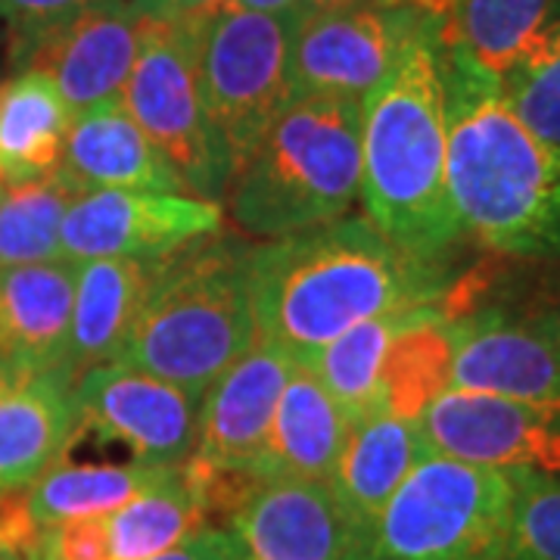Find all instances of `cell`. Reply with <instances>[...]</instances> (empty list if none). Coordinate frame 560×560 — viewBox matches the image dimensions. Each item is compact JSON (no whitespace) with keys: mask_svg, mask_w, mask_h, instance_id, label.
I'll return each mask as SVG.
<instances>
[{"mask_svg":"<svg viewBox=\"0 0 560 560\" xmlns=\"http://www.w3.org/2000/svg\"><path fill=\"white\" fill-rule=\"evenodd\" d=\"M436 293V268L401 253L368 219H337L249 246L256 340L305 368L349 327L427 308Z\"/></svg>","mask_w":560,"mask_h":560,"instance_id":"1","label":"cell"},{"mask_svg":"<svg viewBox=\"0 0 560 560\" xmlns=\"http://www.w3.org/2000/svg\"><path fill=\"white\" fill-rule=\"evenodd\" d=\"M364 215L393 246L433 265L460 241L448 194V125L433 13L361 101Z\"/></svg>","mask_w":560,"mask_h":560,"instance_id":"2","label":"cell"},{"mask_svg":"<svg viewBox=\"0 0 560 560\" xmlns=\"http://www.w3.org/2000/svg\"><path fill=\"white\" fill-rule=\"evenodd\" d=\"M440 69L460 231L504 256L560 253V150L517 119L499 81L442 47Z\"/></svg>","mask_w":560,"mask_h":560,"instance_id":"3","label":"cell"},{"mask_svg":"<svg viewBox=\"0 0 560 560\" xmlns=\"http://www.w3.org/2000/svg\"><path fill=\"white\" fill-rule=\"evenodd\" d=\"M253 342L249 246L215 234L153 261L150 290L116 361L202 399Z\"/></svg>","mask_w":560,"mask_h":560,"instance_id":"4","label":"cell"},{"mask_svg":"<svg viewBox=\"0 0 560 560\" xmlns=\"http://www.w3.org/2000/svg\"><path fill=\"white\" fill-rule=\"evenodd\" d=\"M361 103L293 94L231 180V219L278 241L346 219L361 187Z\"/></svg>","mask_w":560,"mask_h":560,"instance_id":"5","label":"cell"},{"mask_svg":"<svg viewBox=\"0 0 560 560\" xmlns=\"http://www.w3.org/2000/svg\"><path fill=\"white\" fill-rule=\"evenodd\" d=\"M517 474L427 452L383 508L381 560H504Z\"/></svg>","mask_w":560,"mask_h":560,"instance_id":"6","label":"cell"},{"mask_svg":"<svg viewBox=\"0 0 560 560\" xmlns=\"http://www.w3.org/2000/svg\"><path fill=\"white\" fill-rule=\"evenodd\" d=\"M200 22L147 20L121 103L140 131L175 168L180 187L215 200L234 180V165L209 125L200 91Z\"/></svg>","mask_w":560,"mask_h":560,"instance_id":"7","label":"cell"},{"mask_svg":"<svg viewBox=\"0 0 560 560\" xmlns=\"http://www.w3.org/2000/svg\"><path fill=\"white\" fill-rule=\"evenodd\" d=\"M300 16L219 7L200 22V91L234 175L293 97L290 47Z\"/></svg>","mask_w":560,"mask_h":560,"instance_id":"8","label":"cell"},{"mask_svg":"<svg viewBox=\"0 0 560 560\" xmlns=\"http://www.w3.org/2000/svg\"><path fill=\"white\" fill-rule=\"evenodd\" d=\"M427 16L420 0H361L300 13L290 47L293 94L361 103L389 75Z\"/></svg>","mask_w":560,"mask_h":560,"instance_id":"9","label":"cell"},{"mask_svg":"<svg viewBox=\"0 0 560 560\" xmlns=\"http://www.w3.org/2000/svg\"><path fill=\"white\" fill-rule=\"evenodd\" d=\"M224 212L215 200L156 194V190H97L81 194L66 209L60 259L156 261L187 243L215 237Z\"/></svg>","mask_w":560,"mask_h":560,"instance_id":"10","label":"cell"},{"mask_svg":"<svg viewBox=\"0 0 560 560\" xmlns=\"http://www.w3.org/2000/svg\"><path fill=\"white\" fill-rule=\"evenodd\" d=\"M79 427L101 442H119L138 464L180 467L197 445L200 396L125 361H106L75 381Z\"/></svg>","mask_w":560,"mask_h":560,"instance_id":"11","label":"cell"},{"mask_svg":"<svg viewBox=\"0 0 560 560\" xmlns=\"http://www.w3.org/2000/svg\"><path fill=\"white\" fill-rule=\"evenodd\" d=\"M427 445L448 458L560 477V405L442 389L420 415Z\"/></svg>","mask_w":560,"mask_h":560,"instance_id":"12","label":"cell"},{"mask_svg":"<svg viewBox=\"0 0 560 560\" xmlns=\"http://www.w3.org/2000/svg\"><path fill=\"white\" fill-rule=\"evenodd\" d=\"M241 560H381L327 482L275 480L231 517Z\"/></svg>","mask_w":560,"mask_h":560,"instance_id":"13","label":"cell"},{"mask_svg":"<svg viewBox=\"0 0 560 560\" xmlns=\"http://www.w3.org/2000/svg\"><path fill=\"white\" fill-rule=\"evenodd\" d=\"M455 355L448 386L560 405V312L448 320Z\"/></svg>","mask_w":560,"mask_h":560,"instance_id":"14","label":"cell"},{"mask_svg":"<svg viewBox=\"0 0 560 560\" xmlns=\"http://www.w3.org/2000/svg\"><path fill=\"white\" fill-rule=\"evenodd\" d=\"M143 16L128 0H106L50 32L22 69H38L57 84L72 119L121 101L138 60Z\"/></svg>","mask_w":560,"mask_h":560,"instance_id":"15","label":"cell"},{"mask_svg":"<svg viewBox=\"0 0 560 560\" xmlns=\"http://www.w3.org/2000/svg\"><path fill=\"white\" fill-rule=\"evenodd\" d=\"M296 368L300 364L287 352H280L278 346L261 340L253 342L202 393L194 452L261 477V458H265L275 408Z\"/></svg>","mask_w":560,"mask_h":560,"instance_id":"16","label":"cell"},{"mask_svg":"<svg viewBox=\"0 0 560 560\" xmlns=\"http://www.w3.org/2000/svg\"><path fill=\"white\" fill-rule=\"evenodd\" d=\"M75 381L62 368L0 364V492L22 489L69 455Z\"/></svg>","mask_w":560,"mask_h":560,"instance_id":"17","label":"cell"},{"mask_svg":"<svg viewBox=\"0 0 560 560\" xmlns=\"http://www.w3.org/2000/svg\"><path fill=\"white\" fill-rule=\"evenodd\" d=\"M57 178L75 197L97 190H184L175 168L140 131L121 101L103 103L72 119Z\"/></svg>","mask_w":560,"mask_h":560,"instance_id":"18","label":"cell"},{"mask_svg":"<svg viewBox=\"0 0 560 560\" xmlns=\"http://www.w3.org/2000/svg\"><path fill=\"white\" fill-rule=\"evenodd\" d=\"M75 271L62 259L0 268V364L62 368Z\"/></svg>","mask_w":560,"mask_h":560,"instance_id":"19","label":"cell"},{"mask_svg":"<svg viewBox=\"0 0 560 560\" xmlns=\"http://www.w3.org/2000/svg\"><path fill=\"white\" fill-rule=\"evenodd\" d=\"M427 452L433 448L427 445L420 420L396 418L386 408H377L352 420L327 486L349 511V517L374 533L393 492Z\"/></svg>","mask_w":560,"mask_h":560,"instance_id":"20","label":"cell"},{"mask_svg":"<svg viewBox=\"0 0 560 560\" xmlns=\"http://www.w3.org/2000/svg\"><path fill=\"white\" fill-rule=\"evenodd\" d=\"M153 261L94 259L75 271V300L62 368L72 381L84 371L116 361L150 290Z\"/></svg>","mask_w":560,"mask_h":560,"instance_id":"21","label":"cell"},{"mask_svg":"<svg viewBox=\"0 0 560 560\" xmlns=\"http://www.w3.org/2000/svg\"><path fill=\"white\" fill-rule=\"evenodd\" d=\"M349 427V418L320 386L315 371L300 364L290 374L275 408L261 458V477L268 482H330Z\"/></svg>","mask_w":560,"mask_h":560,"instance_id":"22","label":"cell"},{"mask_svg":"<svg viewBox=\"0 0 560 560\" xmlns=\"http://www.w3.org/2000/svg\"><path fill=\"white\" fill-rule=\"evenodd\" d=\"M436 20L442 50L499 81L558 16V0H420Z\"/></svg>","mask_w":560,"mask_h":560,"instance_id":"23","label":"cell"},{"mask_svg":"<svg viewBox=\"0 0 560 560\" xmlns=\"http://www.w3.org/2000/svg\"><path fill=\"white\" fill-rule=\"evenodd\" d=\"M72 113L57 84L38 69L0 84V180L28 184L60 172Z\"/></svg>","mask_w":560,"mask_h":560,"instance_id":"24","label":"cell"},{"mask_svg":"<svg viewBox=\"0 0 560 560\" xmlns=\"http://www.w3.org/2000/svg\"><path fill=\"white\" fill-rule=\"evenodd\" d=\"M175 467L153 464H54L28 486V504L40 526L106 517Z\"/></svg>","mask_w":560,"mask_h":560,"instance_id":"25","label":"cell"},{"mask_svg":"<svg viewBox=\"0 0 560 560\" xmlns=\"http://www.w3.org/2000/svg\"><path fill=\"white\" fill-rule=\"evenodd\" d=\"M455 340L448 320L430 305L415 308L401 324L383 361V408L405 420H420L427 405L448 389Z\"/></svg>","mask_w":560,"mask_h":560,"instance_id":"26","label":"cell"},{"mask_svg":"<svg viewBox=\"0 0 560 560\" xmlns=\"http://www.w3.org/2000/svg\"><path fill=\"white\" fill-rule=\"evenodd\" d=\"M411 312L361 320L324 346L318 359L308 364L349 423L383 408V361Z\"/></svg>","mask_w":560,"mask_h":560,"instance_id":"27","label":"cell"},{"mask_svg":"<svg viewBox=\"0 0 560 560\" xmlns=\"http://www.w3.org/2000/svg\"><path fill=\"white\" fill-rule=\"evenodd\" d=\"M206 529L200 508L180 482L178 467L147 486L113 514H106V539L113 560H153Z\"/></svg>","mask_w":560,"mask_h":560,"instance_id":"28","label":"cell"},{"mask_svg":"<svg viewBox=\"0 0 560 560\" xmlns=\"http://www.w3.org/2000/svg\"><path fill=\"white\" fill-rule=\"evenodd\" d=\"M72 200L57 175L0 190V268L60 259V228Z\"/></svg>","mask_w":560,"mask_h":560,"instance_id":"29","label":"cell"},{"mask_svg":"<svg viewBox=\"0 0 560 560\" xmlns=\"http://www.w3.org/2000/svg\"><path fill=\"white\" fill-rule=\"evenodd\" d=\"M499 88L517 119L536 138L560 150V16H555Z\"/></svg>","mask_w":560,"mask_h":560,"instance_id":"30","label":"cell"},{"mask_svg":"<svg viewBox=\"0 0 560 560\" xmlns=\"http://www.w3.org/2000/svg\"><path fill=\"white\" fill-rule=\"evenodd\" d=\"M514 474L517 501L504 560H560V477Z\"/></svg>","mask_w":560,"mask_h":560,"instance_id":"31","label":"cell"},{"mask_svg":"<svg viewBox=\"0 0 560 560\" xmlns=\"http://www.w3.org/2000/svg\"><path fill=\"white\" fill-rule=\"evenodd\" d=\"M106 0H0V20L10 28L13 60L25 66L32 50L50 32L72 22L91 7H101Z\"/></svg>","mask_w":560,"mask_h":560,"instance_id":"32","label":"cell"},{"mask_svg":"<svg viewBox=\"0 0 560 560\" xmlns=\"http://www.w3.org/2000/svg\"><path fill=\"white\" fill-rule=\"evenodd\" d=\"M28 560H113L106 539V517L44 526L38 548Z\"/></svg>","mask_w":560,"mask_h":560,"instance_id":"33","label":"cell"},{"mask_svg":"<svg viewBox=\"0 0 560 560\" xmlns=\"http://www.w3.org/2000/svg\"><path fill=\"white\" fill-rule=\"evenodd\" d=\"M44 526L28 504V486L0 492V560H28L38 548Z\"/></svg>","mask_w":560,"mask_h":560,"instance_id":"34","label":"cell"},{"mask_svg":"<svg viewBox=\"0 0 560 560\" xmlns=\"http://www.w3.org/2000/svg\"><path fill=\"white\" fill-rule=\"evenodd\" d=\"M153 560H241V548L231 536V529L206 526V529L187 536L172 551H165Z\"/></svg>","mask_w":560,"mask_h":560,"instance_id":"35","label":"cell"},{"mask_svg":"<svg viewBox=\"0 0 560 560\" xmlns=\"http://www.w3.org/2000/svg\"><path fill=\"white\" fill-rule=\"evenodd\" d=\"M128 3L147 20L190 22L206 20L209 13L219 10L224 0H128Z\"/></svg>","mask_w":560,"mask_h":560,"instance_id":"36","label":"cell"},{"mask_svg":"<svg viewBox=\"0 0 560 560\" xmlns=\"http://www.w3.org/2000/svg\"><path fill=\"white\" fill-rule=\"evenodd\" d=\"M221 7L249 10V13H268V16H300L305 0H224Z\"/></svg>","mask_w":560,"mask_h":560,"instance_id":"37","label":"cell"},{"mask_svg":"<svg viewBox=\"0 0 560 560\" xmlns=\"http://www.w3.org/2000/svg\"><path fill=\"white\" fill-rule=\"evenodd\" d=\"M349 3H361V0H305L302 13H312V10H337V7H349Z\"/></svg>","mask_w":560,"mask_h":560,"instance_id":"38","label":"cell"},{"mask_svg":"<svg viewBox=\"0 0 560 560\" xmlns=\"http://www.w3.org/2000/svg\"><path fill=\"white\" fill-rule=\"evenodd\" d=\"M558 16H560V0H558Z\"/></svg>","mask_w":560,"mask_h":560,"instance_id":"39","label":"cell"},{"mask_svg":"<svg viewBox=\"0 0 560 560\" xmlns=\"http://www.w3.org/2000/svg\"><path fill=\"white\" fill-rule=\"evenodd\" d=\"M0 184H3V180H0Z\"/></svg>","mask_w":560,"mask_h":560,"instance_id":"40","label":"cell"}]
</instances>
